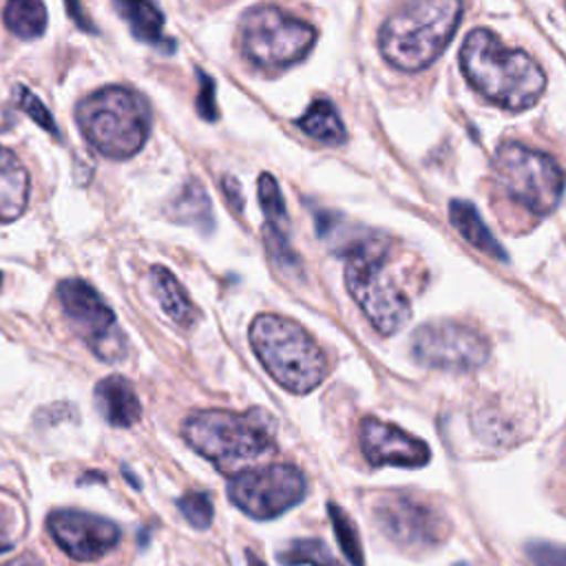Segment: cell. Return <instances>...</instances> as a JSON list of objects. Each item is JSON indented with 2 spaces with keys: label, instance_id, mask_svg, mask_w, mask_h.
I'll list each match as a JSON object with an SVG mask.
<instances>
[{
  "label": "cell",
  "instance_id": "4",
  "mask_svg": "<svg viewBox=\"0 0 566 566\" xmlns=\"http://www.w3.org/2000/svg\"><path fill=\"white\" fill-rule=\"evenodd\" d=\"M248 336L265 371L285 391L310 394L325 380V352L296 321L281 314H259Z\"/></svg>",
  "mask_w": 566,
  "mask_h": 566
},
{
  "label": "cell",
  "instance_id": "18",
  "mask_svg": "<svg viewBox=\"0 0 566 566\" xmlns=\"http://www.w3.org/2000/svg\"><path fill=\"white\" fill-rule=\"evenodd\" d=\"M150 287L155 292L159 307L172 323L181 327H190L197 321L195 303L188 298L184 285L175 279V274L168 268L164 265L150 268Z\"/></svg>",
  "mask_w": 566,
  "mask_h": 566
},
{
  "label": "cell",
  "instance_id": "1",
  "mask_svg": "<svg viewBox=\"0 0 566 566\" xmlns=\"http://www.w3.org/2000/svg\"><path fill=\"white\" fill-rule=\"evenodd\" d=\"M460 69L482 97L506 111L531 108L546 88L542 66L522 49L506 46L489 29H473L467 35Z\"/></svg>",
  "mask_w": 566,
  "mask_h": 566
},
{
  "label": "cell",
  "instance_id": "31",
  "mask_svg": "<svg viewBox=\"0 0 566 566\" xmlns=\"http://www.w3.org/2000/svg\"><path fill=\"white\" fill-rule=\"evenodd\" d=\"M18 537H20L18 513H15V509L0 502V553L13 548Z\"/></svg>",
  "mask_w": 566,
  "mask_h": 566
},
{
  "label": "cell",
  "instance_id": "17",
  "mask_svg": "<svg viewBox=\"0 0 566 566\" xmlns=\"http://www.w3.org/2000/svg\"><path fill=\"white\" fill-rule=\"evenodd\" d=\"M29 172L22 161L0 146V223L15 221L29 203Z\"/></svg>",
  "mask_w": 566,
  "mask_h": 566
},
{
  "label": "cell",
  "instance_id": "24",
  "mask_svg": "<svg viewBox=\"0 0 566 566\" xmlns=\"http://www.w3.org/2000/svg\"><path fill=\"white\" fill-rule=\"evenodd\" d=\"M276 559L283 566H343L329 551V546L321 539H294L290 542Z\"/></svg>",
  "mask_w": 566,
  "mask_h": 566
},
{
  "label": "cell",
  "instance_id": "8",
  "mask_svg": "<svg viewBox=\"0 0 566 566\" xmlns=\"http://www.w3.org/2000/svg\"><path fill=\"white\" fill-rule=\"evenodd\" d=\"M495 179L504 195L533 214H548L564 192V170L559 164L520 142H504L495 153Z\"/></svg>",
  "mask_w": 566,
  "mask_h": 566
},
{
  "label": "cell",
  "instance_id": "30",
  "mask_svg": "<svg viewBox=\"0 0 566 566\" xmlns=\"http://www.w3.org/2000/svg\"><path fill=\"white\" fill-rule=\"evenodd\" d=\"M199 75V93H197V111L203 119H217V102H214V82L203 71H197Z\"/></svg>",
  "mask_w": 566,
  "mask_h": 566
},
{
  "label": "cell",
  "instance_id": "36",
  "mask_svg": "<svg viewBox=\"0 0 566 566\" xmlns=\"http://www.w3.org/2000/svg\"><path fill=\"white\" fill-rule=\"evenodd\" d=\"M0 285H2V272H0Z\"/></svg>",
  "mask_w": 566,
  "mask_h": 566
},
{
  "label": "cell",
  "instance_id": "37",
  "mask_svg": "<svg viewBox=\"0 0 566 566\" xmlns=\"http://www.w3.org/2000/svg\"><path fill=\"white\" fill-rule=\"evenodd\" d=\"M458 566H469V564H458Z\"/></svg>",
  "mask_w": 566,
  "mask_h": 566
},
{
  "label": "cell",
  "instance_id": "14",
  "mask_svg": "<svg viewBox=\"0 0 566 566\" xmlns=\"http://www.w3.org/2000/svg\"><path fill=\"white\" fill-rule=\"evenodd\" d=\"M360 451L374 467H424L431 458V449L424 440L407 433L405 429L367 416L358 429Z\"/></svg>",
  "mask_w": 566,
  "mask_h": 566
},
{
  "label": "cell",
  "instance_id": "10",
  "mask_svg": "<svg viewBox=\"0 0 566 566\" xmlns=\"http://www.w3.org/2000/svg\"><path fill=\"white\" fill-rule=\"evenodd\" d=\"M57 298L73 332L99 360L115 363L124 356L126 340L117 327V318L91 283L64 279L57 285Z\"/></svg>",
  "mask_w": 566,
  "mask_h": 566
},
{
  "label": "cell",
  "instance_id": "12",
  "mask_svg": "<svg viewBox=\"0 0 566 566\" xmlns=\"http://www.w3.org/2000/svg\"><path fill=\"white\" fill-rule=\"evenodd\" d=\"M374 524L396 546L422 551L442 544L449 522L431 504L411 495H382L374 504Z\"/></svg>",
  "mask_w": 566,
  "mask_h": 566
},
{
  "label": "cell",
  "instance_id": "29",
  "mask_svg": "<svg viewBox=\"0 0 566 566\" xmlns=\"http://www.w3.org/2000/svg\"><path fill=\"white\" fill-rule=\"evenodd\" d=\"M524 548L533 566H566V544L535 539L528 542Z\"/></svg>",
  "mask_w": 566,
  "mask_h": 566
},
{
  "label": "cell",
  "instance_id": "5",
  "mask_svg": "<svg viewBox=\"0 0 566 566\" xmlns=\"http://www.w3.org/2000/svg\"><path fill=\"white\" fill-rule=\"evenodd\" d=\"M186 442L219 469L230 471L241 462L256 460L274 449V436L259 413L223 409L195 411L184 422Z\"/></svg>",
  "mask_w": 566,
  "mask_h": 566
},
{
  "label": "cell",
  "instance_id": "21",
  "mask_svg": "<svg viewBox=\"0 0 566 566\" xmlns=\"http://www.w3.org/2000/svg\"><path fill=\"white\" fill-rule=\"evenodd\" d=\"M296 126L310 137L329 146L343 144L347 137L345 124L329 99H314L310 108L303 113V117L296 119Z\"/></svg>",
  "mask_w": 566,
  "mask_h": 566
},
{
  "label": "cell",
  "instance_id": "22",
  "mask_svg": "<svg viewBox=\"0 0 566 566\" xmlns=\"http://www.w3.org/2000/svg\"><path fill=\"white\" fill-rule=\"evenodd\" d=\"M168 214L177 223L197 226L201 230L212 228V206H210V199H208L203 186L197 179H188L181 186L179 195L168 206Z\"/></svg>",
  "mask_w": 566,
  "mask_h": 566
},
{
  "label": "cell",
  "instance_id": "35",
  "mask_svg": "<svg viewBox=\"0 0 566 566\" xmlns=\"http://www.w3.org/2000/svg\"><path fill=\"white\" fill-rule=\"evenodd\" d=\"M13 113L4 106V104H0V133H4V130H9L11 126H13Z\"/></svg>",
  "mask_w": 566,
  "mask_h": 566
},
{
  "label": "cell",
  "instance_id": "7",
  "mask_svg": "<svg viewBox=\"0 0 566 566\" xmlns=\"http://www.w3.org/2000/svg\"><path fill=\"white\" fill-rule=\"evenodd\" d=\"M316 40L310 22L279 9L252 7L239 22L241 55L259 69L276 71L301 62Z\"/></svg>",
  "mask_w": 566,
  "mask_h": 566
},
{
  "label": "cell",
  "instance_id": "25",
  "mask_svg": "<svg viewBox=\"0 0 566 566\" xmlns=\"http://www.w3.org/2000/svg\"><path fill=\"white\" fill-rule=\"evenodd\" d=\"M327 513H329V522H332L336 542L343 548L347 562L352 566H365L363 544H360V537H358V531H356V524L352 522V517L334 502L327 504Z\"/></svg>",
  "mask_w": 566,
  "mask_h": 566
},
{
  "label": "cell",
  "instance_id": "9",
  "mask_svg": "<svg viewBox=\"0 0 566 566\" xmlns=\"http://www.w3.org/2000/svg\"><path fill=\"white\" fill-rule=\"evenodd\" d=\"M307 491L305 475L294 464H265L239 471L228 482L234 506L256 520H272L296 506Z\"/></svg>",
  "mask_w": 566,
  "mask_h": 566
},
{
  "label": "cell",
  "instance_id": "3",
  "mask_svg": "<svg viewBox=\"0 0 566 566\" xmlns=\"http://www.w3.org/2000/svg\"><path fill=\"white\" fill-rule=\"evenodd\" d=\"M75 122L82 137L108 159H128L150 133L148 102L128 86H104L80 99Z\"/></svg>",
  "mask_w": 566,
  "mask_h": 566
},
{
  "label": "cell",
  "instance_id": "23",
  "mask_svg": "<svg viewBox=\"0 0 566 566\" xmlns=\"http://www.w3.org/2000/svg\"><path fill=\"white\" fill-rule=\"evenodd\" d=\"M2 20L13 35L22 40H33L44 33L49 15L42 0H7Z\"/></svg>",
  "mask_w": 566,
  "mask_h": 566
},
{
  "label": "cell",
  "instance_id": "6",
  "mask_svg": "<svg viewBox=\"0 0 566 566\" xmlns=\"http://www.w3.org/2000/svg\"><path fill=\"white\" fill-rule=\"evenodd\" d=\"M345 256V285L352 298L378 334H396L409 321L411 305L387 272L385 254L376 245L354 243Z\"/></svg>",
  "mask_w": 566,
  "mask_h": 566
},
{
  "label": "cell",
  "instance_id": "26",
  "mask_svg": "<svg viewBox=\"0 0 566 566\" xmlns=\"http://www.w3.org/2000/svg\"><path fill=\"white\" fill-rule=\"evenodd\" d=\"M471 424H473V433L489 444H506V442L515 440V424L506 416H502L493 409L478 411L473 416Z\"/></svg>",
  "mask_w": 566,
  "mask_h": 566
},
{
  "label": "cell",
  "instance_id": "15",
  "mask_svg": "<svg viewBox=\"0 0 566 566\" xmlns=\"http://www.w3.org/2000/svg\"><path fill=\"white\" fill-rule=\"evenodd\" d=\"M259 201L265 214V241L276 261H294V252L290 248V217L285 210V201L276 179L268 172L259 177Z\"/></svg>",
  "mask_w": 566,
  "mask_h": 566
},
{
  "label": "cell",
  "instance_id": "2",
  "mask_svg": "<svg viewBox=\"0 0 566 566\" xmlns=\"http://www.w3.org/2000/svg\"><path fill=\"white\" fill-rule=\"evenodd\" d=\"M462 18V0H407L380 27L382 57L400 71H420L438 60Z\"/></svg>",
  "mask_w": 566,
  "mask_h": 566
},
{
  "label": "cell",
  "instance_id": "20",
  "mask_svg": "<svg viewBox=\"0 0 566 566\" xmlns=\"http://www.w3.org/2000/svg\"><path fill=\"white\" fill-rule=\"evenodd\" d=\"M449 219H451V226L462 234V239L469 241L475 250L484 252L486 256L506 261L504 248L497 243L493 232L484 226L480 212L475 210V206L471 201L453 199L449 203Z\"/></svg>",
  "mask_w": 566,
  "mask_h": 566
},
{
  "label": "cell",
  "instance_id": "32",
  "mask_svg": "<svg viewBox=\"0 0 566 566\" xmlns=\"http://www.w3.org/2000/svg\"><path fill=\"white\" fill-rule=\"evenodd\" d=\"M64 2H66V11H69L71 20H73V22H75L80 29L95 33V24L91 22V18H86V15H84L80 0H64Z\"/></svg>",
  "mask_w": 566,
  "mask_h": 566
},
{
  "label": "cell",
  "instance_id": "34",
  "mask_svg": "<svg viewBox=\"0 0 566 566\" xmlns=\"http://www.w3.org/2000/svg\"><path fill=\"white\" fill-rule=\"evenodd\" d=\"M0 566H44L35 555H31V553H22V555H18V557H13V559H9V562H2Z\"/></svg>",
  "mask_w": 566,
  "mask_h": 566
},
{
  "label": "cell",
  "instance_id": "19",
  "mask_svg": "<svg viewBox=\"0 0 566 566\" xmlns=\"http://www.w3.org/2000/svg\"><path fill=\"white\" fill-rule=\"evenodd\" d=\"M115 4L137 40L172 51V42L164 35V13L155 0H115Z\"/></svg>",
  "mask_w": 566,
  "mask_h": 566
},
{
  "label": "cell",
  "instance_id": "27",
  "mask_svg": "<svg viewBox=\"0 0 566 566\" xmlns=\"http://www.w3.org/2000/svg\"><path fill=\"white\" fill-rule=\"evenodd\" d=\"M13 102H15V106H18L22 113H27V115H29L38 126H42L49 135L60 137V130H57V124H55L51 111H49V108L44 106V102H42L35 93H31L24 84L13 86Z\"/></svg>",
  "mask_w": 566,
  "mask_h": 566
},
{
  "label": "cell",
  "instance_id": "11",
  "mask_svg": "<svg viewBox=\"0 0 566 566\" xmlns=\"http://www.w3.org/2000/svg\"><path fill=\"white\" fill-rule=\"evenodd\" d=\"M411 354L431 369L471 371L486 363L489 340L475 327L455 321H433L413 332Z\"/></svg>",
  "mask_w": 566,
  "mask_h": 566
},
{
  "label": "cell",
  "instance_id": "13",
  "mask_svg": "<svg viewBox=\"0 0 566 566\" xmlns=\"http://www.w3.org/2000/svg\"><path fill=\"white\" fill-rule=\"evenodd\" d=\"M53 542L77 562H95L119 542V526L102 515L84 511H53L46 517Z\"/></svg>",
  "mask_w": 566,
  "mask_h": 566
},
{
  "label": "cell",
  "instance_id": "16",
  "mask_svg": "<svg viewBox=\"0 0 566 566\" xmlns=\"http://www.w3.org/2000/svg\"><path fill=\"white\" fill-rule=\"evenodd\" d=\"M95 405L113 427H133L142 418V402L124 376H106L95 385Z\"/></svg>",
  "mask_w": 566,
  "mask_h": 566
},
{
  "label": "cell",
  "instance_id": "33",
  "mask_svg": "<svg viewBox=\"0 0 566 566\" xmlns=\"http://www.w3.org/2000/svg\"><path fill=\"white\" fill-rule=\"evenodd\" d=\"M223 195H226L228 203H230L234 210H241V208H243V197H241V190H239L237 179L223 177Z\"/></svg>",
  "mask_w": 566,
  "mask_h": 566
},
{
  "label": "cell",
  "instance_id": "28",
  "mask_svg": "<svg viewBox=\"0 0 566 566\" xmlns=\"http://www.w3.org/2000/svg\"><path fill=\"white\" fill-rule=\"evenodd\" d=\"M179 511L184 513V517L190 522V526L206 531L212 524V502L208 493L201 491H190L184 497H179L177 502Z\"/></svg>",
  "mask_w": 566,
  "mask_h": 566
}]
</instances>
